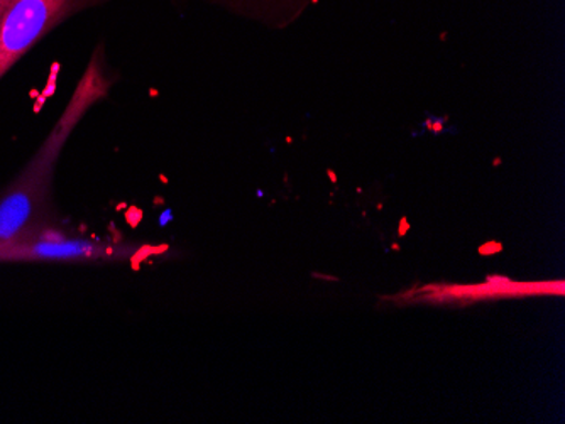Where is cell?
Returning <instances> with one entry per match:
<instances>
[{
	"label": "cell",
	"mask_w": 565,
	"mask_h": 424,
	"mask_svg": "<svg viewBox=\"0 0 565 424\" xmlns=\"http://www.w3.org/2000/svg\"><path fill=\"white\" fill-rule=\"evenodd\" d=\"M114 84L116 75L107 59L106 47L98 44L55 126L30 161L0 192V243L24 242L46 229L47 220L53 218L56 167L63 149L88 112L109 98Z\"/></svg>",
	"instance_id": "6da1fadb"
},
{
	"label": "cell",
	"mask_w": 565,
	"mask_h": 424,
	"mask_svg": "<svg viewBox=\"0 0 565 424\" xmlns=\"http://www.w3.org/2000/svg\"><path fill=\"white\" fill-rule=\"evenodd\" d=\"M113 0H0V81L50 34Z\"/></svg>",
	"instance_id": "7a4b0ae2"
},
{
	"label": "cell",
	"mask_w": 565,
	"mask_h": 424,
	"mask_svg": "<svg viewBox=\"0 0 565 424\" xmlns=\"http://www.w3.org/2000/svg\"><path fill=\"white\" fill-rule=\"evenodd\" d=\"M190 2L218 9L275 31L287 30L301 15H305L308 9L317 4V0H190Z\"/></svg>",
	"instance_id": "3957f363"
},
{
	"label": "cell",
	"mask_w": 565,
	"mask_h": 424,
	"mask_svg": "<svg viewBox=\"0 0 565 424\" xmlns=\"http://www.w3.org/2000/svg\"><path fill=\"white\" fill-rule=\"evenodd\" d=\"M501 251H503V243L501 242H486L479 247V254L481 256H494Z\"/></svg>",
	"instance_id": "277c9868"
},
{
	"label": "cell",
	"mask_w": 565,
	"mask_h": 424,
	"mask_svg": "<svg viewBox=\"0 0 565 424\" xmlns=\"http://www.w3.org/2000/svg\"><path fill=\"white\" fill-rule=\"evenodd\" d=\"M408 232H409L408 218L402 217V220H399L398 237H406V233H408Z\"/></svg>",
	"instance_id": "5b68a950"
},
{
	"label": "cell",
	"mask_w": 565,
	"mask_h": 424,
	"mask_svg": "<svg viewBox=\"0 0 565 424\" xmlns=\"http://www.w3.org/2000/svg\"><path fill=\"white\" fill-rule=\"evenodd\" d=\"M488 281H497V283H510V280H508V278L501 276L488 278Z\"/></svg>",
	"instance_id": "8992f818"
},
{
	"label": "cell",
	"mask_w": 565,
	"mask_h": 424,
	"mask_svg": "<svg viewBox=\"0 0 565 424\" xmlns=\"http://www.w3.org/2000/svg\"><path fill=\"white\" fill-rule=\"evenodd\" d=\"M316 278H322V280H329V281H339V278H333V276H319V274H316Z\"/></svg>",
	"instance_id": "52a82bcc"
},
{
	"label": "cell",
	"mask_w": 565,
	"mask_h": 424,
	"mask_svg": "<svg viewBox=\"0 0 565 424\" xmlns=\"http://www.w3.org/2000/svg\"><path fill=\"white\" fill-rule=\"evenodd\" d=\"M392 251L399 252V251H402V247H399L398 243L393 242Z\"/></svg>",
	"instance_id": "ba28073f"
},
{
	"label": "cell",
	"mask_w": 565,
	"mask_h": 424,
	"mask_svg": "<svg viewBox=\"0 0 565 424\" xmlns=\"http://www.w3.org/2000/svg\"><path fill=\"white\" fill-rule=\"evenodd\" d=\"M330 174V180H332L333 183L338 182V178H335V174L333 173H329Z\"/></svg>",
	"instance_id": "9c48e42d"
}]
</instances>
